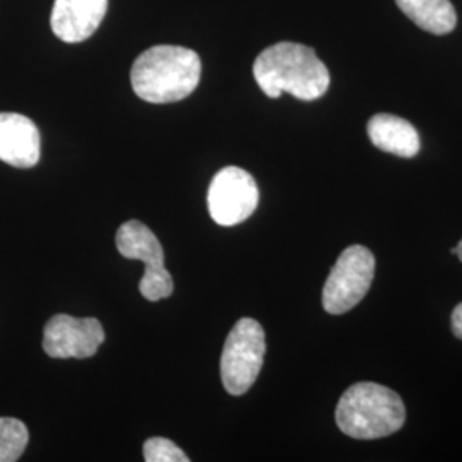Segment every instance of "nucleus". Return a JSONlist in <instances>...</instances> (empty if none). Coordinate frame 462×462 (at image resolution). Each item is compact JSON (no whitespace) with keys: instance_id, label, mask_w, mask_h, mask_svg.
<instances>
[{"instance_id":"16","label":"nucleus","mask_w":462,"mask_h":462,"mask_svg":"<svg viewBox=\"0 0 462 462\" xmlns=\"http://www.w3.org/2000/svg\"><path fill=\"white\" fill-rule=\"evenodd\" d=\"M450 252H452V254H454V255H457V257H459V259H461V263H462V240H461V242H459V244H457V247L452 248V250H450Z\"/></svg>"},{"instance_id":"2","label":"nucleus","mask_w":462,"mask_h":462,"mask_svg":"<svg viewBox=\"0 0 462 462\" xmlns=\"http://www.w3.org/2000/svg\"><path fill=\"white\" fill-rule=\"evenodd\" d=\"M131 81L135 95L148 103H175L196 91L200 59L194 50L158 45L135 59Z\"/></svg>"},{"instance_id":"7","label":"nucleus","mask_w":462,"mask_h":462,"mask_svg":"<svg viewBox=\"0 0 462 462\" xmlns=\"http://www.w3.org/2000/svg\"><path fill=\"white\" fill-rule=\"evenodd\" d=\"M259 204V189L254 177L238 168L226 166L219 170L208 190V208L215 223L235 226L244 223Z\"/></svg>"},{"instance_id":"14","label":"nucleus","mask_w":462,"mask_h":462,"mask_svg":"<svg viewBox=\"0 0 462 462\" xmlns=\"http://www.w3.org/2000/svg\"><path fill=\"white\" fill-rule=\"evenodd\" d=\"M146 462H189V456L180 447L163 437H151L143 447Z\"/></svg>"},{"instance_id":"11","label":"nucleus","mask_w":462,"mask_h":462,"mask_svg":"<svg viewBox=\"0 0 462 462\" xmlns=\"http://www.w3.org/2000/svg\"><path fill=\"white\" fill-rule=\"evenodd\" d=\"M366 133L375 148L401 158H414L421 141L413 124L391 114H377L368 120Z\"/></svg>"},{"instance_id":"9","label":"nucleus","mask_w":462,"mask_h":462,"mask_svg":"<svg viewBox=\"0 0 462 462\" xmlns=\"http://www.w3.org/2000/svg\"><path fill=\"white\" fill-rule=\"evenodd\" d=\"M106 5L108 0H55L51 30L66 43H81L98 30Z\"/></svg>"},{"instance_id":"1","label":"nucleus","mask_w":462,"mask_h":462,"mask_svg":"<svg viewBox=\"0 0 462 462\" xmlns=\"http://www.w3.org/2000/svg\"><path fill=\"white\" fill-rule=\"evenodd\" d=\"M254 78L269 98L290 93L301 101L322 98L330 84L329 70L315 50L293 42L265 49L254 62Z\"/></svg>"},{"instance_id":"12","label":"nucleus","mask_w":462,"mask_h":462,"mask_svg":"<svg viewBox=\"0 0 462 462\" xmlns=\"http://www.w3.org/2000/svg\"><path fill=\"white\" fill-rule=\"evenodd\" d=\"M396 4L416 26L429 33H450L457 24L456 9L448 0H396Z\"/></svg>"},{"instance_id":"4","label":"nucleus","mask_w":462,"mask_h":462,"mask_svg":"<svg viewBox=\"0 0 462 462\" xmlns=\"http://www.w3.org/2000/svg\"><path fill=\"white\" fill-rule=\"evenodd\" d=\"M263 326L244 317L230 330L221 355V380L231 396H244L259 377L264 364Z\"/></svg>"},{"instance_id":"15","label":"nucleus","mask_w":462,"mask_h":462,"mask_svg":"<svg viewBox=\"0 0 462 462\" xmlns=\"http://www.w3.org/2000/svg\"><path fill=\"white\" fill-rule=\"evenodd\" d=\"M450 328H452L454 336L462 341V303H459V305L454 309V312H452Z\"/></svg>"},{"instance_id":"5","label":"nucleus","mask_w":462,"mask_h":462,"mask_svg":"<svg viewBox=\"0 0 462 462\" xmlns=\"http://www.w3.org/2000/svg\"><path fill=\"white\" fill-rule=\"evenodd\" d=\"M375 274V257L364 245L347 247L324 284L322 305L328 314H346L368 293Z\"/></svg>"},{"instance_id":"6","label":"nucleus","mask_w":462,"mask_h":462,"mask_svg":"<svg viewBox=\"0 0 462 462\" xmlns=\"http://www.w3.org/2000/svg\"><path fill=\"white\" fill-rule=\"evenodd\" d=\"M116 244L125 259L143 261L146 264L144 276L139 282L143 297L149 301L171 297L173 280L166 271L165 252L158 236L144 223L135 219L124 223L116 231Z\"/></svg>"},{"instance_id":"3","label":"nucleus","mask_w":462,"mask_h":462,"mask_svg":"<svg viewBox=\"0 0 462 462\" xmlns=\"http://www.w3.org/2000/svg\"><path fill=\"white\" fill-rule=\"evenodd\" d=\"M404 421L406 408L401 396L374 382H358L347 387L336 408L337 427L356 440L389 437L402 429Z\"/></svg>"},{"instance_id":"13","label":"nucleus","mask_w":462,"mask_h":462,"mask_svg":"<svg viewBox=\"0 0 462 462\" xmlns=\"http://www.w3.org/2000/svg\"><path fill=\"white\" fill-rule=\"evenodd\" d=\"M30 440L26 425L17 418H0V462H14Z\"/></svg>"},{"instance_id":"8","label":"nucleus","mask_w":462,"mask_h":462,"mask_svg":"<svg viewBox=\"0 0 462 462\" xmlns=\"http://www.w3.org/2000/svg\"><path fill=\"white\" fill-rule=\"evenodd\" d=\"M105 341V330L98 319H76L53 315L45 326L43 349L51 358H89L95 356Z\"/></svg>"},{"instance_id":"10","label":"nucleus","mask_w":462,"mask_h":462,"mask_svg":"<svg viewBox=\"0 0 462 462\" xmlns=\"http://www.w3.org/2000/svg\"><path fill=\"white\" fill-rule=\"evenodd\" d=\"M42 141L33 120L21 114H0V162L33 168L40 162Z\"/></svg>"}]
</instances>
